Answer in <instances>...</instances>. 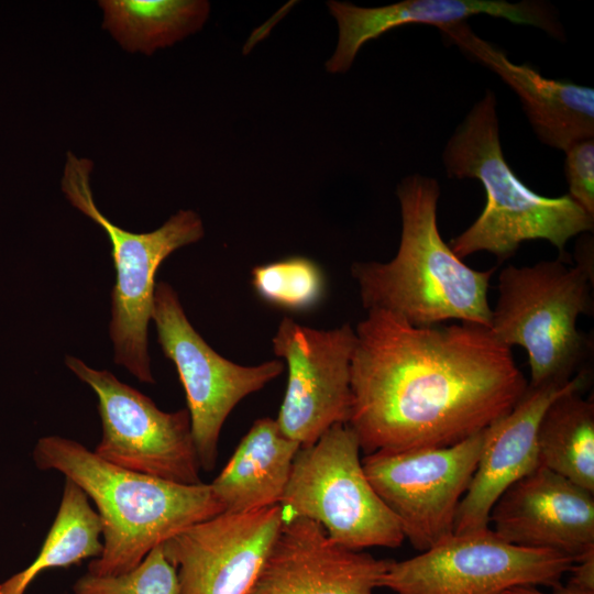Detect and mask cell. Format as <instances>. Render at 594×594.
Instances as JSON below:
<instances>
[{
  "instance_id": "484cf974",
  "label": "cell",
  "mask_w": 594,
  "mask_h": 594,
  "mask_svg": "<svg viewBox=\"0 0 594 594\" xmlns=\"http://www.w3.org/2000/svg\"><path fill=\"white\" fill-rule=\"evenodd\" d=\"M571 578L564 585L546 593L534 585H517L506 590L503 594H594V556L575 562L570 570Z\"/></svg>"
},
{
  "instance_id": "9a60e30c",
  "label": "cell",
  "mask_w": 594,
  "mask_h": 594,
  "mask_svg": "<svg viewBox=\"0 0 594 594\" xmlns=\"http://www.w3.org/2000/svg\"><path fill=\"white\" fill-rule=\"evenodd\" d=\"M391 562L337 544L316 521L289 517L248 594H374Z\"/></svg>"
},
{
  "instance_id": "e0dca14e",
  "label": "cell",
  "mask_w": 594,
  "mask_h": 594,
  "mask_svg": "<svg viewBox=\"0 0 594 594\" xmlns=\"http://www.w3.org/2000/svg\"><path fill=\"white\" fill-rule=\"evenodd\" d=\"M582 371L565 385L528 386L521 398L485 430L483 449L458 509L454 534L490 527V513L499 496L538 466L537 435L549 405L560 395L583 387Z\"/></svg>"
},
{
  "instance_id": "6da1fadb",
  "label": "cell",
  "mask_w": 594,
  "mask_h": 594,
  "mask_svg": "<svg viewBox=\"0 0 594 594\" xmlns=\"http://www.w3.org/2000/svg\"><path fill=\"white\" fill-rule=\"evenodd\" d=\"M354 331L346 425L366 454L453 446L528 387L512 349L480 324L416 327L372 309Z\"/></svg>"
},
{
  "instance_id": "cb8c5ba5",
  "label": "cell",
  "mask_w": 594,
  "mask_h": 594,
  "mask_svg": "<svg viewBox=\"0 0 594 594\" xmlns=\"http://www.w3.org/2000/svg\"><path fill=\"white\" fill-rule=\"evenodd\" d=\"M74 594H179L176 568L166 559L162 543L132 570L117 575L86 573L73 585Z\"/></svg>"
},
{
  "instance_id": "3957f363",
  "label": "cell",
  "mask_w": 594,
  "mask_h": 594,
  "mask_svg": "<svg viewBox=\"0 0 594 594\" xmlns=\"http://www.w3.org/2000/svg\"><path fill=\"white\" fill-rule=\"evenodd\" d=\"M33 459L40 470L72 480L95 504L102 552L88 564L94 575L125 573L175 534L222 513L209 483L184 485L133 472L61 436L38 439Z\"/></svg>"
},
{
  "instance_id": "30bf717a",
  "label": "cell",
  "mask_w": 594,
  "mask_h": 594,
  "mask_svg": "<svg viewBox=\"0 0 594 594\" xmlns=\"http://www.w3.org/2000/svg\"><path fill=\"white\" fill-rule=\"evenodd\" d=\"M66 366L98 397L102 433L94 452L117 466L177 484L201 483L187 409L161 410L111 372L67 355Z\"/></svg>"
},
{
  "instance_id": "5bb4252c",
  "label": "cell",
  "mask_w": 594,
  "mask_h": 594,
  "mask_svg": "<svg viewBox=\"0 0 594 594\" xmlns=\"http://www.w3.org/2000/svg\"><path fill=\"white\" fill-rule=\"evenodd\" d=\"M490 524L515 546L558 551L574 562L594 556V493L544 466L499 496Z\"/></svg>"
},
{
  "instance_id": "7c38bea8",
  "label": "cell",
  "mask_w": 594,
  "mask_h": 594,
  "mask_svg": "<svg viewBox=\"0 0 594 594\" xmlns=\"http://www.w3.org/2000/svg\"><path fill=\"white\" fill-rule=\"evenodd\" d=\"M273 351L288 376L277 425L300 447L315 443L336 425H346L352 408L351 360L355 331L344 323L330 330L280 320Z\"/></svg>"
},
{
  "instance_id": "277c9868",
  "label": "cell",
  "mask_w": 594,
  "mask_h": 594,
  "mask_svg": "<svg viewBox=\"0 0 594 594\" xmlns=\"http://www.w3.org/2000/svg\"><path fill=\"white\" fill-rule=\"evenodd\" d=\"M496 96L485 95L449 139L442 161L447 176L481 182L485 206L476 220L449 244L461 260L477 252L504 261L529 240H546L566 256L568 241L592 233L594 217L568 194L546 197L532 191L505 160L499 140Z\"/></svg>"
},
{
  "instance_id": "4fadbf2b",
  "label": "cell",
  "mask_w": 594,
  "mask_h": 594,
  "mask_svg": "<svg viewBox=\"0 0 594 594\" xmlns=\"http://www.w3.org/2000/svg\"><path fill=\"white\" fill-rule=\"evenodd\" d=\"M284 519L280 505L220 513L168 538L162 549L179 594H248Z\"/></svg>"
},
{
  "instance_id": "5b68a950",
  "label": "cell",
  "mask_w": 594,
  "mask_h": 594,
  "mask_svg": "<svg viewBox=\"0 0 594 594\" xmlns=\"http://www.w3.org/2000/svg\"><path fill=\"white\" fill-rule=\"evenodd\" d=\"M576 254L575 265L559 256L499 273L488 330L504 345L527 352L530 387L568 384L590 353V340L576 328L580 316L593 312L590 233L579 241Z\"/></svg>"
},
{
  "instance_id": "8fae6325",
  "label": "cell",
  "mask_w": 594,
  "mask_h": 594,
  "mask_svg": "<svg viewBox=\"0 0 594 594\" xmlns=\"http://www.w3.org/2000/svg\"><path fill=\"white\" fill-rule=\"evenodd\" d=\"M485 430L450 447L376 451L362 459L367 480L416 550L425 551L454 534Z\"/></svg>"
},
{
  "instance_id": "ac0fdd59",
  "label": "cell",
  "mask_w": 594,
  "mask_h": 594,
  "mask_svg": "<svg viewBox=\"0 0 594 594\" xmlns=\"http://www.w3.org/2000/svg\"><path fill=\"white\" fill-rule=\"evenodd\" d=\"M465 55L494 72L518 96L537 138L565 151L571 144L594 138V90L550 79L530 65L513 63L498 47L480 37L466 22L440 28Z\"/></svg>"
},
{
  "instance_id": "52a82bcc",
  "label": "cell",
  "mask_w": 594,
  "mask_h": 594,
  "mask_svg": "<svg viewBox=\"0 0 594 594\" xmlns=\"http://www.w3.org/2000/svg\"><path fill=\"white\" fill-rule=\"evenodd\" d=\"M360 451L342 424L300 447L279 505L289 517L318 522L346 549L397 548L405 540L400 524L367 480Z\"/></svg>"
},
{
  "instance_id": "603a6c76",
  "label": "cell",
  "mask_w": 594,
  "mask_h": 594,
  "mask_svg": "<svg viewBox=\"0 0 594 594\" xmlns=\"http://www.w3.org/2000/svg\"><path fill=\"white\" fill-rule=\"evenodd\" d=\"M252 285L266 302L289 310H306L323 296L324 278L311 260L295 256L252 270Z\"/></svg>"
},
{
  "instance_id": "7402d4cb",
  "label": "cell",
  "mask_w": 594,
  "mask_h": 594,
  "mask_svg": "<svg viewBox=\"0 0 594 594\" xmlns=\"http://www.w3.org/2000/svg\"><path fill=\"white\" fill-rule=\"evenodd\" d=\"M575 387L544 411L537 435L540 466L594 493V403Z\"/></svg>"
},
{
  "instance_id": "ffe728a7",
  "label": "cell",
  "mask_w": 594,
  "mask_h": 594,
  "mask_svg": "<svg viewBox=\"0 0 594 594\" xmlns=\"http://www.w3.org/2000/svg\"><path fill=\"white\" fill-rule=\"evenodd\" d=\"M102 28L129 52L147 55L200 30L210 4L205 0H102Z\"/></svg>"
},
{
  "instance_id": "2e32d148",
  "label": "cell",
  "mask_w": 594,
  "mask_h": 594,
  "mask_svg": "<svg viewBox=\"0 0 594 594\" xmlns=\"http://www.w3.org/2000/svg\"><path fill=\"white\" fill-rule=\"evenodd\" d=\"M327 6L339 28L336 51L326 62V69L331 74L348 72L366 42L407 24H428L440 29L465 22L473 15L487 14L538 28L559 41L565 38L554 7L539 0H404L376 8L332 0Z\"/></svg>"
},
{
  "instance_id": "d4e9b609",
  "label": "cell",
  "mask_w": 594,
  "mask_h": 594,
  "mask_svg": "<svg viewBox=\"0 0 594 594\" xmlns=\"http://www.w3.org/2000/svg\"><path fill=\"white\" fill-rule=\"evenodd\" d=\"M563 152L568 195L594 217V138L578 141Z\"/></svg>"
},
{
  "instance_id": "d6986e66",
  "label": "cell",
  "mask_w": 594,
  "mask_h": 594,
  "mask_svg": "<svg viewBox=\"0 0 594 594\" xmlns=\"http://www.w3.org/2000/svg\"><path fill=\"white\" fill-rule=\"evenodd\" d=\"M299 448L298 442L283 433L276 419L255 420L228 463L209 483L222 513H246L279 505Z\"/></svg>"
},
{
  "instance_id": "7a4b0ae2",
  "label": "cell",
  "mask_w": 594,
  "mask_h": 594,
  "mask_svg": "<svg viewBox=\"0 0 594 594\" xmlns=\"http://www.w3.org/2000/svg\"><path fill=\"white\" fill-rule=\"evenodd\" d=\"M402 233L388 262H355L351 274L363 307L393 314L416 327L448 320L490 328V280L496 267L476 271L459 258L438 229L440 186L413 174L396 189Z\"/></svg>"
},
{
  "instance_id": "ba28073f",
  "label": "cell",
  "mask_w": 594,
  "mask_h": 594,
  "mask_svg": "<svg viewBox=\"0 0 594 594\" xmlns=\"http://www.w3.org/2000/svg\"><path fill=\"white\" fill-rule=\"evenodd\" d=\"M574 560L508 543L490 527L453 534L419 554L392 560L380 581L395 594H503L517 585H561Z\"/></svg>"
},
{
  "instance_id": "8992f818",
  "label": "cell",
  "mask_w": 594,
  "mask_h": 594,
  "mask_svg": "<svg viewBox=\"0 0 594 594\" xmlns=\"http://www.w3.org/2000/svg\"><path fill=\"white\" fill-rule=\"evenodd\" d=\"M92 167L90 160L69 152L62 190L76 209L107 233L111 244L117 279L111 292L109 334L114 362L139 381L153 384L147 329L152 319L155 275L168 255L204 237L202 221L193 210H179L154 231H127L112 223L96 206L90 186Z\"/></svg>"
},
{
  "instance_id": "9c48e42d",
  "label": "cell",
  "mask_w": 594,
  "mask_h": 594,
  "mask_svg": "<svg viewBox=\"0 0 594 594\" xmlns=\"http://www.w3.org/2000/svg\"><path fill=\"white\" fill-rule=\"evenodd\" d=\"M152 320L162 351L176 366L187 399L201 470L215 469L220 432L233 408L284 372V362L237 364L217 353L186 317L175 289L155 285Z\"/></svg>"
},
{
  "instance_id": "44dd1931",
  "label": "cell",
  "mask_w": 594,
  "mask_h": 594,
  "mask_svg": "<svg viewBox=\"0 0 594 594\" xmlns=\"http://www.w3.org/2000/svg\"><path fill=\"white\" fill-rule=\"evenodd\" d=\"M102 552V528L86 493L65 477L53 524L32 563L0 583V594H24L42 572L68 568Z\"/></svg>"
}]
</instances>
